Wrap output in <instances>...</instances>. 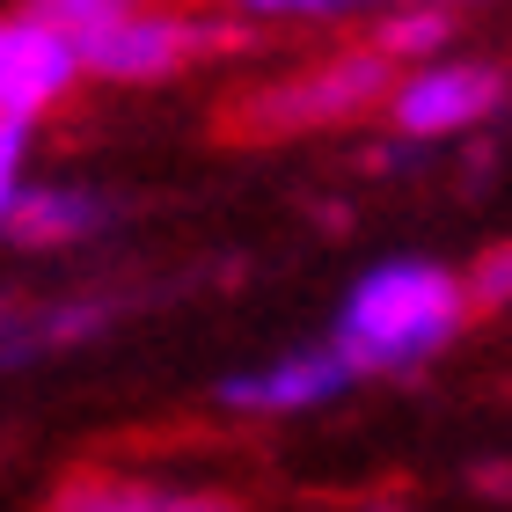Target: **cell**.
I'll return each mask as SVG.
<instances>
[{
    "instance_id": "6da1fadb",
    "label": "cell",
    "mask_w": 512,
    "mask_h": 512,
    "mask_svg": "<svg viewBox=\"0 0 512 512\" xmlns=\"http://www.w3.org/2000/svg\"><path fill=\"white\" fill-rule=\"evenodd\" d=\"M469 315H476L469 278H454L439 264H417V256L410 264H381L344 300L337 352L352 359V374H410L439 344H454Z\"/></svg>"
},
{
    "instance_id": "7a4b0ae2",
    "label": "cell",
    "mask_w": 512,
    "mask_h": 512,
    "mask_svg": "<svg viewBox=\"0 0 512 512\" xmlns=\"http://www.w3.org/2000/svg\"><path fill=\"white\" fill-rule=\"evenodd\" d=\"M395 59L359 44V52H337V59H315L300 74L256 88L235 110L220 118V139H293V132H322V125H352L366 110H388L395 96Z\"/></svg>"
},
{
    "instance_id": "3957f363",
    "label": "cell",
    "mask_w": 512,
    "mask_h": 512,
    "mask_svg": "<svg viewBox=\"0 0 512 512\" xmlns=\"http://www.w3.org/2000/svg\"><path fill=\"white\" fill-rule=\"evenodd\" d=\"M249 30L242 22H220V15H191V8H132L125 22H110L96 44H81V66L103 81H161V74H183L198 59H220V52H242Z\"/></svg>"
},
{
    "instance_id": "277c9868",
    "label": "cell",
    "mask_w": 512,
    "mask_h": 512,
    "mask_svg": "<svg viewBox=\"0 0 512 512\" xmlns=\"http://www.w3.org/2000/svg\"><path fill=\"white\" fill-rule=\"evenodd\" d=\"M512 96V74L491 59H439V66H417L410 81H395L388 96V118L403 139H447V132H469L483 125L491 110H505Z\"/></svg>"
},
{
    "instance_id": "5b68a950",
    "label": "cell",
    "mask_w": 512,
    "mask_h": 512,
    "mask_svg": "<svg viewBox=\"0 0 512 512\" xmlns=\"http://www.w3.org/2000/svg\"><path fill=\"white\" fill-rule=\"evenodd\" d=\"M88 74L81 44L59 37L52 22H37L30 8L0 15V118H44L52 103L74 96V81Z\"/></svg>"
},
{
    "instance_id": "8992f818",
    "label": "cell",
    "mask_w": 512,
    "mask_h": 512,
    "mask_svg": "<svg viewBox=\"0 0 512 512\" xmlns=\"http://www.w3.org/2000/svg\"><path fill=\"white\" fill-rule=\"evenodd\" d=\"M344 381H359L344 352H308V359L271 366V374H235L220 388V403L227 410H308V403H330Z\"/></svg>"
},
{
    "instance_id": "52a82bcc",
    "label": "cell",
    "mask_w": 512,
    "mask_h": 512,
    "mask_svg": "<svg viewBox=\"0 0 512 512\" xmlns=\"http://www.w3.org/2000/svg\"><path fill=\"white\" fill-rule=\"evenodd\" d=\"M96 220H103V205L88 198V191H22L15 213H8V235L30 242V249H44V242H74V235H88Z\"/></svg>"
},
{
    "instance_id": "ba28073f",
    "label": "cell",
    "mask_w": 512,
    "mask_h": 512,
    "mask_svg": "<svg viewBox=\"0 0 512 512\" xmlns=\"http://www.w3.org/2000/svg\"><path fill=\"white\" fill-rule=\"evenodd\" d=\"M447 37H454V15H447V8H395L366 44L403 66V59H432V52H447Z\"/></svg>"
},
{
    "instance_id": "9c48e42d",
    "label": "cell",
    "mask_w": 512,
    "mask_h": 512,
    "mask_svg": "<svg viewBox=\"0 0 512 512\" xmlns=\"http://www.w3.org/2000/svg\"><path fill=\"white\" fill-rule=\"evenodd\" d=\"M169 498H154L147 483H118V476H66L44 512H161Z\"/></svg>"
},
{
    "instance_id": "30bf717a",
    "label": "cell",
    "mask_w": 512,
    "mask_h": 512,
    "mask_svg": "<svg viewBox=\"0 0 512 512\" xmlns=\"http://www.w3.org/2000/svg\"><path fill=\"white\" fill-rule=\"evenodd\" d=\"M37 22H52L59 37H74V44H96L110 22H125L139 0H22Z\"/></svg>"
},
{
    "instance_id": "8fae6325",
    "label": "cell",
    "mask_w": 512,
    "mask_h": 512,
    "mask_svg": "<svg viewBox=\"0 0 512 512\" xmlns=\"http://www.w3.org/2000/svg\"><path fill=\"white\" fill-rule=\"evenodd\" d=\"M469 300L476 308H512V242H491L469 264Z\"/></svg>"
},
{
    "instance_id": "7c38bea8",
    "label": "cell",
    "mask_w": 512,
    "mask_h": 512,
    "mask_svg": "<svg viewBox=\"0 0 512 512\" xmlns=\"http://www.w3.org/2000/svg\"><path fill=\"white\" fill-rule=\"evenodd\" d=\"M22 139H30V125L22 118H0V227H8V213H15V198H22Z\"/></svg>"
},
{
    "instance_id": "4fadbf2b",
    "label": "cell",
    "mask_w": 512,
    "mask_h": 512,
    "mask_svg": "<svg viewBox=\"0 0 512 512\" xmlns=\"http://www.w3.org/2000/svg\"><path fill=\"white\" fill-rule=\"evenodd\" d=\"M249 15H344L352 0H235Z\"/></svg>"
},
{
    "instance_id": "5bb4252c",
    "label": "cell",
    "mask_w": 512,
    "mask_h": 512,
    "mask_svg": "<svg viewBox=\"0 0 512 512\" xmlns=\"http://www.w3.org/2000/svg\"><path fill=\"white\" fill-rule=\"evenodd\" d=\"M161 512H242L235 498H220V491H183V498H169Z\"/></svg>"
},
{
    "instance_id": "9a60e30c",
    "label": "cell",
    "mask_w": 512,
    "mask_h": 512,
    "mask_svg": "<svg viewBox=\"0 0 512 512\" xmlns=\"http://www.w3.org/2000/svg\"><path fill=\"white\" fill-rule=\"evenodd\" d=\"M476 491H491V498H512V469H476Z\"/></svg>"
},
{
    "instance_id": "2e32d148",
    "label": "cell",
    "mask_w": 512,
    "mask_h": 512,
    "mask_svg": "<svg viewBox=\"0 0 512 512\" xmlns=\"http://www.w3.org/2000/svg\"><path fill=\"white\" fill-rule=\"evenodd\" d=\"M395 8H454V0H395Z\"/></svg>"
},
{
    "instance_id": "e0dca14e",
    "label": "cell",
    "mask_w": 512,
    "mask_h": 512,
    "mask_svg": "<svg viewBox=\"0 0 512 512\" xmlns=\"http://www.w3.org/2000/svg\"><path fill=\"white\" fill-rule=\"evenodd\" d=\"M366 512H410V505H395V498H381V505H366Z\"/></svg>"
}]
</instances>
